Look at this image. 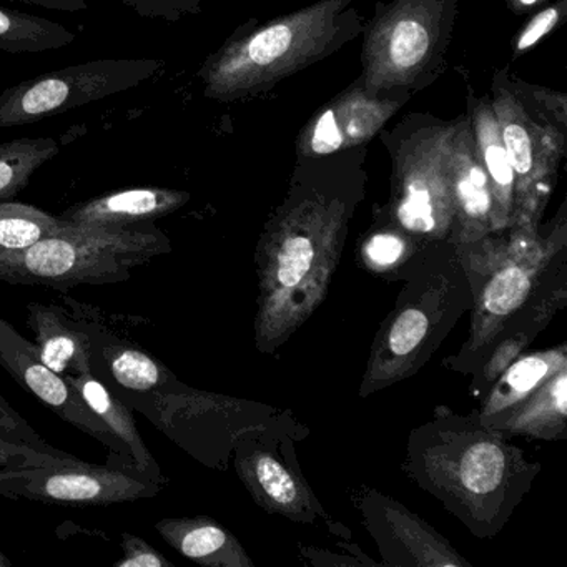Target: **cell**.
<instances>
[{
	"instance_id": "cell-1",
	"label": "cell",
	"mask_w": 567,
	"mask_h": 567,
	"mask_svg": "<svg viewBox=\"0 0 567 567\" xmlns=\"http://www.w3.org/2000/svg\"><path fill=\"white\" fill-rule=\"evenodd\" d=\"M368 145L297 161L287 197L258 247L257 343L287 341L324 300L343 251L348 221L364 197Z\"/></svg>"
},
{
	"instance_id": "cell-2",
	"label": "cell",
	"mask_w": 567,
	"mask_h": 567,
	"mask_svg": "<svg viewBox=\"0 0 567 567\" xmlns=\"http://www.w3.org/2000/svg\"><path fill=\"white\" fill-rule=\"evenodd\" d=\"M364 21L357 0H317L268 21L238 25L198 69L210 101H247L353 42Z\"/></svg>"
},
{
	"instance_id": "cell-3",
	"label": "cell",
	"mask_w": 567,
	"mask_h": 567,
	"mask_svg": "<svg viewBox=\"0 0 567 567\" xmlns=\"http://www.w3.org/2000/svg\"><path fill=\"white\" fill-rule=\"evenodd\" d=\"M172 250L154 224L122 227L65 225L22 251L0 255V280L68 291L79 285L121 284L132 268Z\"/></svg>"
},
{
	"instance_id": "cell-4",
	"label": "cell",
	"mask_w": 567,
	"mask_h": 567,
	"mask_svg": "<svg viewBox=\"0 0 567 567\" xmlns=\"http://www.w3.org/2000/svg\"><path fill=\"white\" fill-rule=\"evenodd\" d=\"M476 430L436 431L417 443L413 476L443 503L463 516L471 529L489 534L514 484L527 476L520 454L499 431L477 423Z\"/></svg>"
},
{
	"instance_id": "cell-5",
	"label": "cell",
	"mask_w": 567,
	"mask_h": 567,
	"mask_svg": "<svg viewBox=\"0 0 567 567\" xmlns=\"http://www.w3.org/2000/svg\"><path fill=\"white\" fill-rule=\"evenodd\" d=\"M460 0L377 2L363 25L361 84L370 94L414 92L433 85L446 69Z\"/></svg>"
},
{
	"instance_id": "cell-6",
	"label": "cell",
	"mask_w": 567,
	"mask_h": 567,
	"mask_svg": "<svg viewBox=\"0 0 567 567\" xmlns=\"http://www.w3.org/2000/svg\"><path fill=\"white\" fill-rule=\"evenodd\" d=\"M453 121L410 112L378 135L391 158V195L384 217L416 240H446L453 228Z\"/></svg>"
},
{
	"instance_id": "cell-7",
	"label": "cell",
	"mask_w": 567,
	"mask_h": 567,
	"mask_svg": "<svg viewBox=\"0 0 567 567\" xmlns=\"http://www.w3.org/2000/svg\"><path fill=\"white\" fill-rule=\"evenodd\" d=\"M489 99L516 178L509 228L537 227L566 157L567 132L520 95L507 68L494 72Z\"/></svg>"
},
{
	"instance_id": "cell-8",
	"label": "cell",
	"mask_w": 567,
	"mask_h": 567,
	"mask_svg": "<svg viewBox=\"0 0 567 567\" xmlns=\"http://www.w3.org/2000/svg\"><path fill=\"white\" fill-rule=\"evenodd\" d=\"M165 71L157 59H101L45 72L0 94V128L38 124L138 87Z\"/></svg>"
},
{
	"instance_id": "cell-9",
	"label": "cell",
	"mask_w": 567,
	"mask_h": 567,
	"mask_svg": "<svg viewBox=\"0 0 567 567\" xmlns=\"http://www.w3.org/2000/svg\"><path fill=\"white\" fill-rule=\"evenodd\" d=\"M164 486L138 474L68 460L52 466L0 470V494L9 499L91 507L157 496Z\"/></svg>"
},
{
	"instance_id": "cell-10",
	"label": "cell",
	"mask_w": 567,
	"mask_h": 567,
	"mask_svg": "<svg viewBox=\"0 0 567 567\" xmlns=\"http://www.w3.org/2000/svg\"><path fill=\"white\" fill-rule=\"evenodd\" d=\"M0 367L65 423L104 444L109 450L107 466L137 474L124 444L111 433L104 421L95 416L71 383L41 360L34 344L4 318H0Z\"/></svg>"
},
{
	"instance_id": "cell-11",
	"label": "cell",
	"mask_w": 567,
	"mask_h": 567,
	"mask_svg": "<svg viewBox=\"0 0 567 567\" xmlns=\"http://www.w3.org/2000/svg\"><path fill=\"white\" fill-rule=\"evenodd\" d=\"M411 97L413 95L408 92L370 94L358 78L321 105L298 132L295 142L297 161L327 157L370 145Z\"/></svg>"
},
{
	"instance_id": "cell-12",
	"label": "cell",
	"mask_w": 567,
	"mask_h": 567,
	"mask_svg": "<svg viewBox=\"0 0 567 567\" xmlns=\"http://www.w3.org/2000/svg\"><path fill=\"white\" fill-rule=\"evenodd\" d=\"M511 241L501 247V260L496 251L489 264L491 277L477 295L474 310L473 334L467 350L477 353L493 344L501 328L526 303L533 293L536 277L547 261L549 244L537 237V227H513Z\"/></svg>"
},
{
	"instance_id": "cell-13",
	"label": "cell",
	"mask_w": 567,
	"mask_h": 567,
	"mask_svg": "<svg viewBox=\"0 0 567 567\" xmlns=\"http://www.w3.org/2000/svg\"><path fill=\"white\" fill-rule=\"evenodd\" d=\"M61 300L91 338L92 374L118 400L148 396L178 383L177 377L141 344L105 323L104 313L61 291Z\"/></svg>"
},
{
	"instance_id": "cell-14",
	"label": "cell",
	"mask_w": 567,
	"mask_h": 567,
	"mask_svg": "<svg viewBox=\"0 0 567 567\" xmlns=\"http://www.w3.org/2000/svg\"><path fill=\"white\" fill-rule=\"evenodd\" d=\"M451 147V195H453V228L450 238L456 247L473 245L499 234L494 214V198L486 172L477 158L466 112L453 118Z\"/></svg>"
},
{
	"instance_id": "cell-15",
	"label": "cell",
	"mask_w": 567,
	"mask_h": 567,
	"mask_svg": "<svg viewBox=\"0 0 567 567\" xmlns=\"http://www.w3.org/2000/svg\"><path fill=\"white\" fill-rule=\"evenodd\" d=\"M190 194L184 190L162 187H132L111 192L91 200L72 205L59 215L65 225L84 227H122L144 224L175 214L190 202Z\"/></svg>"
},
{
	"instance_id": "cell-16",
	"label": "cell",
	"mask_w": 567,
	"mask_h": 567,
	"mask_svg": "<svg viewBox=\"0 0 567 567\" xmlns=\"http://www.w3.org/2000/svg\"><path fill=\"white\" fill-rule=\"evenodd\" d=\"M28 327L41 360L61 377L92 373L91 338L61 305H28Z\"/></svg>"
},
{
	"instance_id": "cell-17",
	"label": "cell",
	"mask_w": 567,
	"mask_h": 567,
	"mask_svg": "<svg viewBox=\"0 0 567 567\" xmlns=\"http://www.w3.org/2000/svg\"><path fill=\"white\" fill-rule=\"evenodd\" d=\"M466 114L470 117L471 134L477 158L486 172L494 198L497 231L507 230L513 221L514 212V171L511 167L506 148L501 141L496 115L491 105L489 95L467 94Z\"/></svg>"
},
{
	"instance_id": "cell-18",
	"label": "cell",
	"mask_w": 567,
	"mask_h": 567,
	"mask_svg": "<svg viewBox=\"0 0 567 567\" xmlns=\"http://www.w3.org/2000/svg\"><path fill=\"white\" fill-rule=\"evenodd\" d=\"M237 471L255 499L287 517L308 520L315 514V499L301 477L291 473L277 456L267 451L238 454Z\"/></svg>"
},
{
	"instance_id": "cell-19",
	"label": "cell",
	"mask_w": 567,
	"mask_h": 567,
	"mask_svg": "<svg viewBox=\"0 0 567 567\" xmlns=\"http://www.w3.org/2000/svg\"><path fill=\"white\" fill-rule=\"evenodd\" d=\"M567 367L550 374L537 390L516 406L484 421L483 426L501 434L556 440L566 434Z\"/></svg>"
},
{
	"instance_id": "cell-20",
	"label": "cell",
	"mask_w": 567,
	"mask_h": 567,
	"mask_svg": "<svg viewBox=\"0 0 567 567\" xmlns=\"http://www.w3.org/2000/svg\"><path fill=\"white\" fill-rule=\"evenodd\" d=\"M155 529L168 546L202 566H254L237 537L212 517H165L155 524Z\"/></svg>"
},
{
	"instance_id": "cell-21",
	"label": "cell",
	"mask_w": 567,
	"mask_h": 567,
	"mask_svg": "<svg viewBox=\"0 0 567 567\" xmlns=\"http://www.w3.org/2000/svg\"><path fill=\"white\" fill-rule=\"evenodd\" d=\"M65 380L81 394L82 400L94 411L95 416L104 421L111 433L124 444L125 450L131 454L137 474L165 486L167 477L164 476L154 454L142 440L141 431L135 423L134 410L128 408L124 401L118 400L92 373L69 374Z\"/></svg>"
},
{
	"instance_id": "cell-22",
	"label": "cell",
	"mask_w": 567,
	"mask_h": 567,
	"mask_svg": "<svg viewBox=\"0 0 567 567\" xmlns=\"http://www.w3.org/2000/svg\"><path fill=\"white\" fill-rule=\"evenodd\" d=\"M374 509L383 514L380 517L371 516V524L383 526L380 539H391L398 543V553L411 556L413 566H467L463 557L457 556L446 540L441 539L433 529L413 514L404 511L400 504L390 503V499L380 497Z\"/></svg>"
},
{
	"instance_id": "cell-23",
	"label": "cell",
	"mask_w": 567,
	"mask_h": 567,
	"mask_svg": "<svg viewBox=\"0 0 567 567\" xmlns=\"http://www.w3.org/2000/svg\"><path fill=\"white\" fill-rule=\"evenodd\" d=\"M567 367L566 344L543 351V353L526 354L513 361L496 380L489 396L484 401L477 423L491 420L504 413L509 408L529 396L540 386L550 374Z\"/></svg>"
},
{
	"instance_id": "cell-24",
	"label": "cell",
	"mask_w": 567,
	"mask_h": 567,
	"mask_svg": "<svg viewBox=\"0 0 567 567\" xmlns=\"http://www.w3.org/2000/svg\"><path fill=\"white\" fill-rule=\"evenodd\" d=\"M430 330V317L423 308L406 307L401 310L388 328L381 344V358H377L371 364L364 383L380 384L403 377L411 358L420 354Z\"/></svg>"
},
{
	"instance_id": "cell-25",
	"label": "cell",
	"mask_w": 567,
	"mask_h": 567,
	"mask_svg": "<svg viewBox=\"0 0 567 567\" xmlns=\"http://www.w3.org/2000/svg\"><path fill=\"white\" fill-rule=\"evenodd\" d=\"M75 41L71 29L41 16L0 8V51L8 54H41L59 51Z\"/></svg>"
},
{
	"instance_id": "cell-26",
	"label": "cell",
	"mask_w": 567,
	"mask_h": 567,
	"mask_svg": "<svg viewBox=\"0 0 567 567\" xmlns=\"http://www.w3.org/2000/svg\"><path fill=\"white\" fill-rule=\"evenodd\" d=\"M61 152L55 138L35 137L0 144V202L14 200L32 175Z\"/></svg>"
},
{
	"instance_id": "cell-27",
	"label": "cell",
	"mask_w": 567,
	"mask_h": 567,
	"mask_svg": "<svg viewBox=\"0 0 567 567\" xmlns=\"http://www.w3.org/2000/svg\"><path fill=\"white\" fill-rule=\"evenodd\" d=\"M62 227L59 217L21 202H0V255L22 251Z\"/></svg>"
},
{
	"instance_id": "cell-28",
	"label": "cell",
	"mask_w": 567,
	"mask_h": 567,
	"mask_svg": "<svg viewBox=\"0 0 567 567\" xmlns=\"http://www.w3.org/2000/svg\"><path fill=\"white\" fill-rule=\"evenodd\" d=\"M410 240V235L404 234L403 230L388 221L386 227L374 231L364 241V260L377 270H386V268L396 265L404 255H408Z\"/></svg>"
},
{
	"instance_id": "cell-29",
	"label": "cell",
	"mask_w": 567,
	"mask_h": 567,
	"mask_svg": "<svg viewBox=\"0 0 567 567\" xmlns=\"http://www.w3.org/2000/svg\"><path fill=\"white\" fill-rule=\"evenodd\" d=\"M567 14V0H557L554 4L540 9L539 12L533 16L526 24L523 25L516 38H513V58L517 59L520 55L529 52L530 49L536 48L540 41L557 31L563 24L564 18Z\"/></svg>"
},
{
	"instance_id": "cell-30",
	"label": "cell",
	"mask_w": 567,
	"mask_h": 567,
	"mask_svg": "<svg viewBox=\"0 0 567 567\" xmlns=\"http://www.w3.org/2000/svg\"><path fill=\"white\" fill-rule=\"evenodd\" d=\"M0 440L9 441V443L24 444L32 450L41 451V453L52 454V456L74 457L58 447L51 446L34 427L29 424L25 417L18 413L16 408L8 403L2 394H0Z\"/></svg>"
},
{
	"instance_id": "cell-31",
	"label": "cell",
	"mask_w": 567,
	"mask_h": 567,
	"mask_svg": "<svg viewBox=\"0 0 567 567\" xmlns=\"http://www.w3.org/2000/svg\"><path fill=\"white\" fill-rule=\"evenodd\" d=\"M513 84L533 107L546 115L560 131L567 132V95L564 92L550 91L543 85L530 84L514 74Z\"/></svg>"
},
{
	"instance_id": "cell-32",
	"label": "cell",
	"mask_w": 567,
	"mask_h": 567,
	"mask_svg": "<svg viewBox=\"0 0 567 567\" xmlns=\"http://www.w3.org/2000/svg\"><path fill=\"white\" fill-rule=\"evenodd\" d=\"M145 19L178 22L187 16H200L205 0H118Z\"/></svg>"
},
{
	"instance_id": "cell-33",
	"label": "cell",
	"mask_w": 567,
	"mask_h": 567,
	"mask_svg": "<svg viewBox=\"0 0 567 567\" xmlns=\"http://www.w3.org/2000/svg\"><path fill=\"white\" fill-rule=\"evenodd\" d=\"M122 557L115 560V567H172L174 564L158 553L154 546L135 536V534H122Z\"/></svg>"
},
{
	"instance_id": "cell-34",
	"label": "cell",
	"mask_w": 567,
	"mask_h": 567,
	"mask_svg": "<svg viewBox=\"0 0 567 567\" xmlns=\"http://www.w3.org/2000/svg\"><path fill=\"white\" fill-rule=\"evenodd\" d=\"M74 460V457H68ZM64 457L52 456L41 453L24 444L9 443L0 440V470H14V467L52 466V464L64 463Z\"/></svg>"
},
{
	"instance_id": "cell-35",
	"label": "cell",
	"mask_w": 567,
	"mask_h": 567,
	"mask_svg": "<svg viewBox=\"0 0 567 567\" xmlns=\"http://www.w3.org/2000/svg\"><path fill=\"white\" fill-rule=\"evenodd\" d=\"M526 343H529L526 334H516V337L501 343L494 350V353L491 354L489 361H487L486 368H484V381L486 383L496 381L499 374L516 360L517 354L520 353Z\"/></svg>"
},
{
	"instance_id": "cell-36",
	"label": "cell",
	"mask_w": 567,
	"mask_h": 567,
	"mask_svg": "<svg viewBox=\"0 0 567 567\" xmlns=\"http://www.w3.org/2000/svg\"><path fill=\"white\" fill-rule=\"evenodd\" d=\"M19 2L58 12H82L89 9L85 0H19Z\"/></svg>"
},
{
	"instance_id": "cell-37",
	"label": "cell",
	"mask_w": 567,
	"mask_h": 567,
	"mask_svg": "<svg viewBox=\"0 0 567 567\" xmlns=\"http://www.w3.org/2000/svg\"><path fill=\"white\" fill-rule=\"evenodd\" d=\"M546 0H504V4L514 14H526L530 9L536 8L537 4H543Z\"/></svg>"
},
{
	"instance_id": "cell-38",
	"label": "cell",
	"mask_w": 567,
	"mask_h": 567,
	"mask_svg": "<svg viewBox=\"0 0 567 567\" xmlns=\"http://www.w3.org/2000/svg\"><path fill=\"white\" fill-rule=\"evenodd\" d=\"M12 560L0 549V567H11Z\"/></svg>"
}]
</instances>
